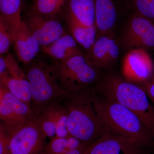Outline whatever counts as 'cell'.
Here are the masks:
<instances>
[{
    "label": "cell",
    "instance_id": "14",
    "mask_svg": "<svg viewBox=\"0 0 154 154\" xmlns=\"http://www.w3.org/2000/svg\"><path fill=\"white\" fill-rule=\"evenodd\" d=\"M18 59L24 64L30 63L37 57L41 46L33 38L22 20L13 39Z\"/></svg>",
    "mask_w": 154,
    "mask_h": 154
},
{
    "label": "cell",
    "instance_id": "3",
    "mask_svg": "<svg viewBox=\"0 0 154 154\" xmlns=\"http://www.w3.org/2000/svg\"><path fill=\"white\" fill-rule=\"evenodd\" d=\"M93 90L97 94L114 100L134 113L154 137V106L143 88L118 77H107Z\"/></svg>",
    "mask_w": 154,
    "mask_h": 154
},
{
    "label": "cell",
    "instance_id": "1",
    "mask_svg": "<svg viewBox=\"0 0 154 154\" xmlns=\"http://www.w3.org/2000/svg\"><path fill=\"white\" fill-rule=\"evenodd\" d=\"M93 91L95 111L106 134L121 138L154 152V137L137 116L118 102Z\"/></svg>",
    "mask_w": 154,
    "mask_h": 154
},
{
    "label": "cell",
    "instance_id": "9",
    "mask_svg": "<svg viewBox=\"0 0 154 154\" xmlns=\"http://www.w3.org/2000/svg\"><path fill=\"white\" fill-rule=\"evenodd\" d=\"M23 21L41 47L51 44L66 33L57 16L27 14Z\"/></svg>",
    "mask_w": 154,
    "mask_h": 154
},
{
    "label": "cell",
    "instance_id": "12",
    "mask_svg": "<svg viewBox=\"0 0 154 154\" xmlns=\"http://www.w3.org/2000/svg\"><path fill=\"white\" fill-rule=\"evenodd\" d=\"M119 53V47L115 40L103 35L96 39L88 58L97 67L105 69L116 61Z\"/></svg>",
    "mask_w": 154,
    "mask_h": 154
},
{
    "label": "cell",
    "instance_id": "16",
    "mask_svg": "<svg viewBox=\"0 0 154 154\" xmlns=\"http://www.w3.org/2000/svg\"><path fill=\"white\" fill-rule=\"evenodd\" d=\"M118 13L116 0H96L95 25L100 36L113 28Z\"/></svg>",
    "mask_w": 154,
    "mask_h": 154
},
{
    "label": "cell",
    "instance_id": "11",
    "mask_svg": "<svg viewBox=\"0 0 154 154\" xmlns=\"http://www.w3.org/2000/svg\"><path fill=\"white\" fill-rule=\"evenodd\" d=\"M151 152L137 144L106 134L89 145L83 154H146Z\"/></svg>",
    "mask_w": 154,
    "mask_h": 154
},
{
    "label": "cell",
    "instance_id": "2",
    "mask_svg": "<svg viewBox=\"0 0 154 154\" xmlns=\"http://www.w3.org/2000/svg\"><path fill=\"white\" fill-rule=\"evenodd\" d=\"M93 94L90 87L69 92L63 98L68 114L69 134L89 144L106 134L95 111Z\"/></svg>",
    "mask_w": 154,
    "mask_h": 154
},
{
    "label": "cell",
    "instance_id": "25",
    "mask_svg": "<svg viewBox=\"0 0 154 154\" xmlns=\"http://www.w3.org/2000/svg\"><path fill=\"white\" fill-rule=\"evenodd\" d=\"M36 122L43 134L51 139L56 136L55 125L44 111L36 119Z\"/></svg>",
    "mask_w": 154,
    "mask_h": 154
},
{
    "label": "cell",
    "instance_id": "18",
    "mask_svg": "<svg viewBox=\"0 0 154 154\" xmlns=\"http://www.w3.org/2000/svg\"><path fill=\"white\" fill-rule=\"evenodd\" d=\"M43 111L47 114L55 125L56 136L65 137L70 134L67 126L68 114L63 98L57 99L50 103Z\"/></svg>",
    "mask_w": 154,
    "mask_h": 154
},
{
    "label": "cell",
    "instance_id": "8",
    "mask_svg": "<svg viewBox=\"0 0 154 154\" xmlns=\"http://www.w3.org/2000/svg\"><path fill=\"white\" fill-rule=\"evenodd\" d=\"M122 44L127 48H154V22L135 13L124 30Z\"/></svg>",
    "mask_w": 154,
    "mask_h": 154
},
{
    "label": "cell",
    "instance_id": "15",
    "mask_svg": "<svg viewBox=\"0 0 154 154\" xmlns=\"http://www.w3.org/2000/svg\"><path fill=\"white\" fill-rule=\"evenodd\" d=\"M64 7L66 21L85 27L95 25L96 0H67Z\"/></svg>",
    "mask_w": 154,
    "mask_h": 154
},
{
    "label": "cell",
    "instance_id": "22",
    "mask_svg": "<svg viewBox=\"0 0 154 154\" xmlns=\"http://www.w3.org/2000/svg\"><path fill=\"white\" fill-rule=\"evenodd\" d=\"M67 0H33L27 14L54 17L64 8Z\"/></svg>",
    "mask_w": 154,
    "mask_h": 154
},
{
    "label": "cell",
    "instance_id": "23",
    "mask_svg": "<svg viewBox=\"0 0 154 154\" xmlns=\"http://www.w3.org/2000/svg\"><path fill=\"white\" fill-rule=\"evenodd\" d=\"M135 13L154 22V0H128Z\"/></svg>",
    "mask_w": 154,
    "mask_h": 154
},
{
    "label": "cell",
    "instance_id": "5",
    "mask_svg": "<svg viewBox=\"0 0 154 154\" xmlns=\"http://www.w3.org/2000/svg\"><path fill=\"white\" fill-rule=\"evenodd\" d=\"M54 63L60 84L66 92L91 87L100 81L99 68L86 54L75 56L60 63Z\"/></svg>",
    "mask_w": 154,
    "mask_h": 154
},
{
    "label": "cell",
    "instance_id": "20",
    "mask_svg": "<svg viewBox=\"0 0 154 154\" xmlns=\"http://www.w3.org/2000/svg\"><path fill=\"white\" fill-rule=\"evenodd\" d=\"M71 35L80 47L85 50L88 57L97 39L96 25L85 27L72 21H67Z\"/></svg>",
    "mask_w": 154,
    "mask_h": 154
},
{
    "label": "cell",
    "instance_id": "27",
    "mask_svg": "<svg viewBox=\"0 0 154 154\" xmlns=\"http://www.w3.org/2000/svg\"><path fill=\"white\" fill-rule=\"evenodd\" d=\"M10 136L0 124V154H12L10 149Z\"/></svg>",
    "mask_w": 154,
    "mask_h": 154
},
{
    "label": "cell",
    "instance_id": "19",
    "mask_svg": "<svg viewBox=\"0 0 154 154\" xmlns=\"http://www.w3.org/2000/svg\"><path fill=\"white\" fill-rule=\"evenodd\" d=\"M22 4L23 0H0V19L11 28L13 39L22 21Z\"/></svg>",
    "mask_w": 154,
    "mask_h": 154
},
{
    "label": "cell",
    "instance_id": "21",
    "mask_svg": "<svg viewBox=\"0 0 154 154\" xmlns=\"http://www.w3.org/2000/svg\"><path fill=\"white\" fill-rule=\"evenodd\" d=\"M0 83L5 85L16 98L31 108L32 93L30 83L27 78L16 79L9 76L6 79L0 80Z\"/></svg>",
    "mask_w": 154,
    "mask_h": 154
},
{
    "label": "cell",
    "instance_id": "17",
    "mask_svg": "<svg viewBox=\"0 0 154 154\" xmlns=\"http://www.w3.org/2000/svg\"><path fill=\"white\" fill-rule=\"evenodd\" d=\"M89 145L70 134L55 136L46 144L43 154H83Z\"/></svg>",
    "mask_w": 154,
    "mask_h": 154
},
{
    "label": "cell",
    "instance_id": "6",
    "mask_svg": "<svg viewBox=\"0 0 154 154\" xmlns=\"http://www.w3.org/2000/svg\"><path fill=\"white\" fill-rule=\"evenodd\" d=\"M0 119L1 124L11 136L36 118L31 107L16 98L5 85L0 83Z\"/></svg>",
    "mask_w": 154,
    "mask_h": 154
},
{
    "label": "cell",
    "instance_id": "28",
    "mask_svg": "<svg viewBox=\"0 0 154 154\" xmlns=\"http://www.w3.org/2000/svg\"></svg>",
    "mask_w": 154,
    "mask_h": 154
},
{
    "label": "cell",
    "instance_id": "26",
    "mask_svg": "<svg viewBox=\"0 0 154 154\" xmlns=\"http://www.w3.org/2000/svg\"><path fill=\"white\" fill-rule=\"evenodd\" d=\"M4 57L5 61L7 72L10 76L16 79L27 78L25 72L19 67L12 54H9Z\"/></svg>",
    "mask_w": 154,
    "mask_h": 154
},
{
    "label": "cell",
    "instance_id": "13",
    "mask_svg": "<svg viewBox=\"0 0 154 154\" xmlns=\"http://www.w3.org/2000/svg\"><path fill=\"white\" fill-rule=\"evenodd\" d=\"M41 50L54 63H60L75 56L86 54L72 36L67 33L51 44L41 47Z\"/></svg>",
    "mask_w": 154,
    "mask_h": 154
},
{
    "label": "cell",
    "instance_id": "10",
    "mask_svg": "<svg viewBox=\"0 0 154 154\" xmlns=\"http://www.w3.org/2000/svg\"><path fill=\"white\" fill-rule=\"evenodd\" d=\"M154 65L150 57L142 48L132 49L125 57L122 73L130 82H146L153 75Z\"/></svg>",
    "mask_w": 154,
    "mask_h": 154
},
{
    "label": "cell",
    "instance_id": "4",
    "mask_svg": "<svg viewBox=\"0 0 154 154\" xmlns=\"http://www.w3.org/2000/svg\"><path fill=\"white\" fill-rule=\"evenodd\" d=\"M25 65V74L30 83L32 93L31 110L36 118L50 103L65 97L68 92L60 86L54 63L36 57Z\"/></svg>",
    "mask_w": 154,
    "mask_h": 154
},
{
    "label": "cell",
    "instance_id": "24",
    "mask_svg": "<svg viewBox=\"0 0 154 154\" xmlns=\"http://www.w3.org/2000/svg\"><path fill=\"white\" fill-rule=\"evenodd\" d=\"M13 43V35L11 28L5 21L0 19V54H7Z\"/></svg>",
    "mask_w": 154,
    "mask_h": 154
},
{
    "label": "cell",
    "instance_id": "7",
    "mask_svg": "<svg viewBox=\"0 0 154 154\" xmlns=\"http://www.w3.org/2000/svg\"><path fill=\"white\" fill-rule=\"evenodd\" d=\"M46 137L36 120L30 122L10 136L11 154H43Z\"/></svg>",
    "mask_w": 154,
    "mask_h": 154
}]
</instances>
